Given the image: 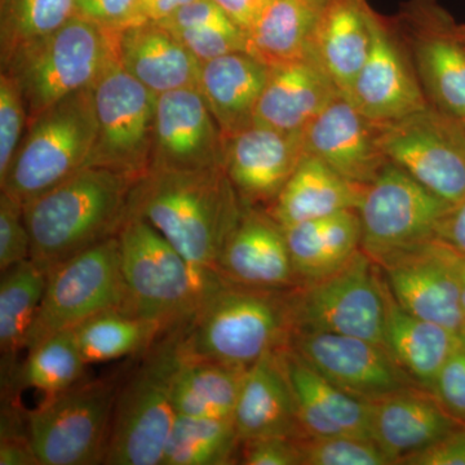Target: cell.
<instances>
[{
  "mask_svg": "<svg viewBox=\"0 0 465 465\" xmlns=\"http://www.w3.org/2000/svg\"><path fill=\"white\" fill-rule=\"evenodd\" d=\"M241 442L232 418L176 414L161 465H225Z\"/></svg>",
  "mask_w": 465,
  "mask_h": 465,
  "instance_id": "d590c367",
  "label": "cell"
},
{
  "mask_svg": "<svg viewBox=\"0 0 465 465\" xmlns=\"http://www.w3.org/2000/svg\"><path fill=\"white\" fill-rule=\"evenodd\" d=\"M458 35L461 43L465 45V24H458Z\"/></svg>",
  "mask_w": 465,
  "mask_h": 465,
  "instance_id": "db71d44e",
  "label": "cell"
},
{
  "mask_svg": "<svg viewBox=\"0 0 465 465\" xmlns=\"http://www.w3.org/2000/svg\"><path fill=\"white\" fill-rule=\"evenodd\" d=\"M118 235L100 242L52 269L27 339L26 351L52 333L74 329L104 312L125 311Z\"/></svg>",
  "mask_w": 465,
  "mask_h": 465,
  "instance_id": "8fae6325",
  "label": "cell"
},
{
  "mask_svg": "<svg viewBox=\"0 0 465 465\" xmlns=\"http://www.w3.org/2000/svg\"><path fill=\"white\" fill-rule=\"evenodd\" d=\"M213 2L246 33L269 0H213Z\"/></svg>",
  "mask_w": 465,
  "mask_h": 465,
  "instance_id": "f907efd6",
  "label": "cell"
},
{
  "mask_svg": "<svg viewBox=\"0 0 465 465\" xmlns=\"http://www.w3.org/2000/svg\"><path fill=\"white\" fill-rule=\"evenodd\" d=\"M399 24L430 108L465 122V45L454 18L436 0H410Z\"/></svg>",
  "mask_w": 465,
  "mask_h": 465,
  "instance_id": "5bb4252c",
  "label": "cell"
},
{
  "mask_svg": "<svg viewBox=\"0 0 465 465\" xmlns=\"http://www.w3.org/2000/svg\"><path fill=\"white\" fill-rule=\"evenodd\" d=\"M27 124L29 118L20 84L9 73H0V179L14 161Z\"/></svg>",
  "mask_w": 465,
  "mask_h": 465,
  "instance_id": "ab89813d",
  "label": "cell"
},
{
  "mask_svg": "<svg viewBox=\"0 0 465 465\" xmlns=\"http://www.w3.org/2000/svg\"><path fill=\"white\" fill-rule=\"evenodd\" d=\"M437 240L442 241L452 250L465 256V200L455 204L449 215L443 219Z\"/></svg>",
  "mask_w": 465,
  "mask_h": 465,
  "instance_id": "681fc988",
  "label": "cell"
},
{
  "mask_svg": "<svg viewBox=\"0 0 465 465\" xmlns=\"http://www.w3.org/2000/svg\"><path fill=\"white\" fill-rule=\"evenodd\" d=\"M372 42L348 99L379 125L399 122L430 108L418 75L407 63L387 21L371 14Z\"/></svg>",
  "mask_w": 465,
  "mask_h": 465,
  "instance_id": "ac0fdd59",
  "label": "cell"
},
{
  "mask_svg": "<svg viewBox=\"0 0 465 465\" xmlns=\"http://www.w3.org/2000/svg\"><path fill=\"white\" fill-rule=\"evenodd\" d=\"M118 385L81 381L27 414L39 465L104 464Z\"/></svg>",
  "mask_w": 465,
  "mask_h": 465,
  "instance_id": "9c48e42d",
  "label": "cell"
},
{
  "mask_svg": "<svg viewBox=\"0 0 465 465\" xmlns=\"http://www.w3.org/2000/svg\"><path fill=\"white\" fill-rule=\"evenodd\" d=\"M434 397L455 420L465 425V348H459L443 366L434 384Z\"/></svg>",
  "mask_w": 465,
  "mask_h": 465,
  "instance_id": "ee69618b",
  "label": "cell"
},
{
  "mask_svg": "<svg viewBox=\"0 0 465 465\" xmlns=\"http://www.w3.org/2000/svg\"><path fill=\"white\" fill-rule=\"evenodd\" d=\"M161 24L170 30L237 25L213 0H194Z\"/></svg>",
  "mask_w": 465,
  "mask_h": 465,
  "instance_id": "bcb514c9",
  "label": "cell"
},
{
  "mask_svg": "<svg viewBox=\"0 0 465 465\" xmlns=\"http://www.w3.org/2000/svg\"><path fill=\"white\" fill-rule=\"evenodd\" d=\"M299 280H320L347 264L361 250L362 224L358 210L309 220L283 228Z\"/></svg>",
  "mask_w": 465,
  "mask_h": 465,
  "instance_id": "1f68e13d",
  "label": "cell"
},
{
  "mask_svg": "<svg viewBox=\"0 0 465 465\" xmlns=\"http://www.w3.org/2000/svg\"><path fill=\"white\" fill-rule=\"evenodd\" d=\"M74 15L113 33L146 20L142 0H74Z\"/></svg>",
  "mask_w": 465,
  "mask_h": 465,
  "instance_id": "7bdbcfd3",
  "label": "cell"
},
{
  "mask_svg": "<svg viewBox=\"0 0 465 465\" xmlns=\"http://www.w3.org/2000/svg\"><path fill=\"white\" fill-rule=\"evenodd\" d=\"M47 274L32 259L2 272L0 278V349L3 374L14 381L15 356L26 349L27 339L35 322Z\"/></svg>",
  "mask_w": 465,
  "mask_h": 465,
  "instance_id": "d6a6232c",
  "label": "cell"
},
{
  "mask_svg": "<svg viewBox=\"0 0 465 465\" xmlns=\"http://www.w3.org/2000/svg\"><path fill=\"white\" fill-rule=\"evenodd\" d=\"M292 318L286 290L225 281L211 291L186 323V357L247 370L289 344Z\"/></svg>",
  "mask_w": 465,
  "mask_h": 465,
  "instance_id": "3957f363",
  "label": "cell"
},
{
  "mask_svg": "<svg viewBox=\"0 0 465 465\" xmlns=\"http://www.w3.org/2000/svg\"><path fill=\"white\" fill-rule=\"evenodd\" d=\"M381 133V125L341 94L302 131V142L305 154L321 159L349 182L367 186L390 162Z\"/></svg>",
  "mask_w": 465,
  "mask_h": 465,
  "instance_id": "d6986e66",
  "label": "cell"
},
{
  "mask_svg": "<svg viewBox=\"0 0 465 465\" xmlns=\"http://www.w3.org/2000/svg\"><path fill=\"white\" fill-rule=\"evenodd\" d=\"M232 420L241 442L264 437H307L289 379L275 351L247 369Z\"/></svg>",
  "mask_w": 465,
  "mask_h": 465,
  "instance_id": "484cf974",
  "label": "cell"
},
{
  "mask_svg": "<svg viewBox=\"0 0 465 465\" xmlns=\"http://www.w3.org/2000/svg\"><path fill=\"white\" fill-rule=\"evenodd\" d=\"M200 63L246 51V33L238 25L171 30Z\"/></svg>",
  "mask_w": 465,
  "mask_h": 465,
  "instance_id": "b9f144b4",
  "label": "cell"
},
{
  "mask_svg": "<svg viewBox=\"0 0 465 465\" xmlns=\"http://www.w3.org/2000/svg\"><path fill=\"white\" fill-rule=\"evenodd\" d=\"M400 464L465 465V425L451 430L423 451L403 459Z\"/></svg>",
  "mask_w": 465,
  "mask_h": 465,
  "instance_id": "7dc6e473",
  "label": "cell"
},
{
  "mask_svg": "<svg viewBox=\"0 0 465 465\" xmlns=\"http://www.w3.org/2000/svg\"><path fill=\"white\" fill-rule=\"evenodd\" d=\"M452 207L388 162L366 186L358 207L362 224L361 250L381 265L403 251L437 238Z\"/></svg>",
  "mask_w": 465,
  "mask_h": 465,
  "instance_id": "30bf717a",
  "label": "cell"
},
{
  "mask_svg": "<svg viewBox=\"0 0 465 465\" xmlns=\"http://www.w3.org/2000/svg\"><path fill=\"white\" fill-rule=\"evenodd\" d=\"M300 439L264 437L243 440L242 463L247 465H302Z\"/></svg>",
  "mask_w": 465,
  "mask_h": 465,
  "instance_id": "f6af8a7d",
  "label": "cell"
},
{
  "mask_svg": "<svg viewBox=\"0 0 465 465\" xmlns=\"http://www.w3.org/2000/svg\"><path fill=\"white\" fill-rule=\"evenodd\" d=\"M134 179L87 166L24 204L32 256L45 274L94 244L114 237L128 213Z\"/></svg>",
  "mask_w": 465,
  "mask_h": 465,
  "instance_id": "7a4b0ae2",
  "label": "cell"
},
{
  "mask_svg": "<svg viewBox=\"0 0 465 465\" xmlns=\"http://www.w3.org/2000/svg\"><path fill=\"white\" fill-rule=\"evenodd\" d=\"M186 323L164 332L119 385L104 464L161 465L176 418L173 385L185 361Z\"/></svg>",
  "mask_w": 465,
  "mask_h": 465,
  "instance_id": "5b68a950",
  "label": "cell"
},
{
  "mask_svg": "<svg viewBox=\"0 0 465 465\" xmlns=\"http://www.w3.org/2000/svg\"><path fill=\"white\" fill-rule=\"evenodd\" d=\"M367 0H329L318 23L313 56L342 96L348 97L371 48Z\"/></svg>",
  "mask_w": 465,
  "mask_h": 465,
  "instance_id": "83f0119b",
  "label": "cell"
},
{
  "mask_svg": "<svg viewBox=\"0 0 465 465\" xmlns=\"http://www.w3.org/2000/svg\"><path fill=\"white\" fill-rule=\"evenodd\" d=\"M341 92L316 57L272 67L253 113V124L302 133Z\"/></svg>",
  "mask_w": 465,
  "mask_h": 465,
  "instance_id": "d4e9b609",
  "label": "cell"
},
{
  "mask_svg": "<svg viewBox=\"0 0 465 465\" xmlns=\"http://www.w3.org/2000/svg\"><path fill=\"white\" fill-rule=\"evenodd\" d=\"M366 186L357 185L305 154L272 203V217L282 228L321 219L347 210H358Z\"/></svg>",
  "mask_w": 465,
  "mask_h": 465,
  "instance_id": "f1b7e54d",
  "label": "cell"
},
{
  "mask_svg": "<svg viewBox=\"0 0 465 465\" xmlns=\"http://www.w3.org/2000/svg\"><path fill=\"white\" fill-rule=\"evenodd\" d=\"M304 155L302 133L252 124L225 139L224 170L244 206L273 203Z\"/></svg>",
  "mask_w": 465,
  "mask_h": 465,
  "instance_id": "ffe728a7",
  "label": "cell"
},
{
  "mask_svg": "<svg viewBox=\"0 0 465 465\" xmlns=\"http://www.w3.org/2000/svg\"><path fill=\"white\" fill-rule=\"evenodd\" d=\"M39 465L29 434L2 433L0 465Z\"/></svg>",
  "mask_w": 465,
  "mask_h": 465,
  "instance_id": "c3c4849f",
  "label": "cell"
},
{
  "mask_svg": "<svg viewBox=\"0 0 465 465\" xmlns=\"http://www.w3.org/2000/svg\"><path fill=\"white\" fill-rule=\"evenodd\" d=\"M32 256V238L24 204L0 192V271L25 262Z\"/></svg>",
  "mask_w": 465,
  "mask_h": 465,
  "instance_id": "60d3db41",
  "label": "cell"
},
{
  "mask_svg": "<svg viewBox=\"0 0 465 465\" xmlns=\"http://www.w3.org/2000/svg\"><path fill=\"white\" fill-rule=\"evenodd\" d=\"M216 272L228 282L262 290H286L299 280L282 226L251 206L229 235Z\"/></svg>",
  "mask_w": 465,
  "mask_h": 465,
  "instance_id": "44dd1931",
  "label": "cell"
},
{
  "mask_svg": "<svg viewBox=\"0 0 465 465\" xmlns=\"http://www.w3.org/2000/svg\"><path fill=\"white\" fill-rule=\"evenodd\" d=\"M461 347L460 332L412 316L388 289L385 348L412 381L433 391L443 366Z\"/></svg>",
  "mask_w": 465,
  "mask_h": 465,
  "instance_id": "4dcf8cb0",
  "label": "cell"
},
{
  "mask_svg": "<svg viewBox=\"0 0 465 465\" xmlns=\"http://www.w3.org/2000/svg\"><path fill=\"white\" fill-rule=\"evenodd\" d=\"M327 2L269 0L246 32V52L269 67L314 57V36Z\"/></svg>",
  "mask_w": 465,
  "mask_h": 465,
  "instance_id": "f546056e",
  "label": "cell"
},
{
  "mask_svg": "<svg viewBox=\"0 0 465 465\" xmlns=\"http://www.w3.org/2000/svg\"><path fill=\"white\" fill-rule=\"evenodd\" d=\"M246 371L186 357L174 379V411L194 418H232Z\"/></svg>",
  "mask_w": 465,
  "mask_h": 465,
  "instance_id": "836d02e7",
  "label": "cell"
},
{
  "mask_svg": "<svg viewBox=\"0 0 465 465\" xmlns=\"http://www.w3.org/2000/svg\"><path fill=\"white\" fill-rule=\"evenodd\" d=\"M459 124H460L461 128H463V133H464V136H465V122H459Z\"/></svg>",
  "mask_w": 465,
  "mask_h": 465,
  "instance_id": "9f6ffc18",
  "label": "cell"
},
{
  "mask_svg": "<svg viewBox=\"0 0 465 465\" xmlns=\"http://www.w3.org/2000/svg\"><path fill=\"white\" fill-rule=\"evenodd\" d=\"M244 204L224 167L149 170L134 183L128 213L148 222L201 273L216 265Z\"/></svg>",
  "mask_w": 465,
  "mask_h": 465,
  "instance_id": "6da1fadb",
  "label": "cell"
},
{
  "mask_svg": "<svg viewBox=\"0 0 465 465\" xmlns=\"http://www.w3.org/2000/svg\"><path fill=\"white\" fill-rule=\"evenodd\" d=\"M460 300H461V308H463L464 316H465V256H464L463 266H461Z\"/></svg>",
  "mask_w": 465,
  "mask_h": 465,
  "instance_id": "f5cc1de1",
  "label": "cell"
},
{
  "mask_svg": "<svg viewBox=\"0 0 465 465\" xmlns=\"http://www.w3.org/2000/svg\"><path fill=\"white\" fill-rule=\"evenodd\" d=\"M464 256L434 238L403 251L381 266L394 300L412 316L460 332L465 323L460 300Z\"/></svg>",
  "mask_w": 465,
  "mask_h": 465,
  "instance_id": "9a60e30c",
  "label": "cell"
},
{
  "mask_svg": "<svg viewBox=\"0 0 465 465\" xmlns=\"http://www.w3.org/2000/svg\"><path fill=\"white\" fill-rule=\"evenodd\" d=\"M192 2L194 0H142L143 17L161 23Z\"/></svg>",
  "mask_w": 465,
  "mask_h": 465,
  "instance_id": "816d5d0a",
  "label": "cell"
},
{
  "mask_svg": "<svg viewBox=\"0 0 465 465\" xmlns=\"http://www.w3.org/2000/svg\"><path fill=\"white\" fill-rule=\"evenodd\" d=\"M289 347L309 366L357 399L378 401L414 390L384 345L331 332H292Z\"/></svg>",
  "mask_w": 465,
  "mask_h": 465,
  "instance_id": "2e32d148",
  "label": "cell"
},
{
  "mask_svg": "<svg viewBox=\"0 0 465 465\" xmlns=\"http://www.w3.org/2000/svg\"><path fill=\"white\" fill-rule=\"evenodd\" d=\"M85 367L74 331L63 330L27 351L25 363L18 369L15 381L50 397L84 381Z\"/></svg>",
  "mask_w": 465,
  "mask_h": 465,
  "instance_id": "74e56055",
  "label": "cell"
},
{
  "mask_svg": "<svg viewBox=\"0 0 465 465\" xmlns=\"http://www.w3.org/2000/svg\"><path fill=\"white\" fill-rule=\"evenodd\" d=\"M73 331L87 365L143 354L164 333L158 323L121 309L88 318Z\"/></svg>",
  "mask_w": 465,
  "mask_h": 465,
  "instance_id": "e575fe53",
  "label": "cell"
},
{
  "mask_svg": "<svg viewBox=\"0 0 465 465\" xmlns=\"http://www.w3.org/2000/svg\"><path fill=\"white\" fill-rule=\"evenodd\" d=\"M302 465H388L391 459L363 437H302L299 440Z\"/></svg>",
  "mask_w": 465,
  "mask_h": 465,
  "instance_id": "f35d334b",
  "label": "cell"
},
{
  "mask_svg": "<svg viewBox=\"0 0 465 465\" xmlns=\"http://www.w3.org/2000/svg\"><path fill=\"white\" fill-rule=\"evenodd\" d=\"M74 16V0H0V64L47 38Z\"/></svg>",
  "mask_w": 465,
  "mask_h": 465,
  "instance_id": "8d00e7d4",
  "label": "cell"
},
{
  "mask_svg": "<svg viewBox=\"0 0 465 465\" xmlns=\"http://www.w3.org/2000/svg\"><path fill=\"white\" fill-rule=\"evenodd\" d=\"M94 87L58 101L27 124L2 192L25 204L87 167L96 142Z\"/></svg>",
  "mask_w": 465,
  "mask_h": 465,
  "instance_id": "8992f818",
  "label": "cell"
},
{
  "mask_svg": "<svg viewBox=\"0 0 465 465\" xmlns=\"http://www.w3.org/2000/svg\"><path fill=\"white\" fill-rule=\"evenodd\" d=\"M272 67L249 52H232L201 64L200 91L224 139L253 124V113Z\"/></svg>",
  "mask_w": 465,
  "mask_h": 465,
  "instance_id": "4316f807",
  "label": "cell"
},
{
  "mask_svg": "<svg viewBox=\"0 0 465 465\" xmlns=\"http://www.w3.org/2000/svg\"><path fill=\"white\" fill-rule=\"evenodd\" d=\"M125 311L158 323L164 332L188 323L211 292L225 282L201 273L148 222L127 215L118 234Z\"/></svg>",
  "mask_w": 465,
  "mask_h": 465,
  "instance_id": "277c9868",
  "label": "cell"
},
{
  "mask_svg": "<svg viewBox=\"0 0 465 465\" xmlns=\"http://www.w3.org/2000/svg\"><path fill=\"white\" fill-rule=\"evenodd\" d=\"M460 336H461V341H463V345L465 348V323H464L463 329H461Z\"/></svg>",
  "mask_w": 465,
  "mask_h": 465,
  "instance_id": "11a10c76",
  "label": "cell"
},
{
  "mask_svg": "<svg viewBox=\"0 0 465 465\" xmlns=\"http://www.w3.org/2000/svg\"><path fill=\"white\" fill-rule=\"evenodd\" d=\"M158 96L115 58L94 85L97 134L87 166L110 168L134 179L148 173Z\"/></svg>",
  "mask_w": 465,
  "mask_h": 465,
  "instance_id": "7c38bea8",
  "label": "cell"
},
{
  "mask_svg": "<svg viewBox=\"0 0 465 465\" xmlns=\"http://www.w3.org/2000/svg\"><path fill=\"white\" fill-rule=\"evenodd\" d=\"M225 139L200 88L159 94L149 170L224 167Z\"/></svg>",
  "mask_w": 465,
  "mask_h": 465,
  "instance_id": "e0dca14e",
  "label": "cell"
},
{
  "mask_svg": "<svg viewBox=\"0 0 465 465\" xmlns=\"http://www.w3.org/2000/svg\"><path fill=\"white\" fill-rule=\"evenodd\" d=\"M275 353L289 379L300 423L308 437L349 434L372 440L371 401L357 399L336 387L289 345Z\"/></svg>",
  "mask_w": 465,
  "mask_h": 465,
  "instance_id": "7402d4cb",
  "label": "cell"
},
{
  "mask_svg": "<svg viewBox=\"0 0 465 465\" xmlns=\"http://www.w3.org/2000/svg\"><path fill=\"white\" fill-rule=\"evenodd\" d=\"M115 58V33L74 15L0 67L20 84L30 122L58 101L94 87Z\"/></svg>",
  "mask_w": 465,
  "mask_h": 465,
  "instance_id": "52a82bcc",
  "label": "cell"
},
{
  "mask_svg": "<svg viewBox=\"0 0 465 465\" xmlns=\"http://www.w3.org/2000/svg\"><path fill=\"white\" fill-rule=\"evenodd\" d=\"M115 54L128 74L157 94L200 87V61L158 21L116 32Z\"/></svg>",
  "mask_w": 465,
  "mask_h": 465,
  "instance_id": "603a6c76",
  "label": "cell"
},
{
  "mask_svg": "<svg viewBox=\"0 0 465 465\" xmlns=\"http://www.w3.org/2000/svg\"><path fill=\"white\" fill-rule=\"evenodd\" d=\"M362 250L332 274L289 292L292 332H331L385 347L388 286Z\"/></svg>",
  "mask_w": 465,
  "mask_h": 465,
  "instance_id": "ba28073f",
  "label": "cell"
},
{
  "mask_svg": "<svg viewBox=\"0 0 465 465\" xmlns=\"http://www.w3.org/2000/svg\"><path fill=\"white\" fill-rule=\"evenodd\" d=\"M381 127L391 163L454 206L465 200V136L458 121L430 106Z\"/></svg>",
  "mask_w": 465,
  "mask_h": 465,
  "instance_id": "4fadbf2b",
  "label": "cell"
},
{
  "mask_svg": "<svg viewBox=\"0 0 465 465\" xmlns=\"http://www.w3.org/2000/svg\"><path fill=\"white\" fill-rule=\"evenodd\" d=\"M371 439L391 464H400L464 425L455 420L436 397L416 390L371 401Z\"/></svg>",
  "mask_w": 465,
  "mask_h": 465,
  "instance_id": "cb8c5ba5",
  "label": "cell"
}]
</instances>
